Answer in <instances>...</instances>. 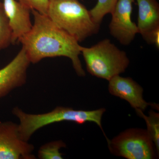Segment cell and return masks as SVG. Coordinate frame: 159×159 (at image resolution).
Listing matches in <instances>:
<instances>
[{
	"label": "cell",
	"mask_w": 159,
	"mask_h": 159,
	"mask_svg": "<svg viewBox=\"0 0 159 159\" xmlns=\"http://www.w3.org/2000/svg\"><path fill=\"white\" fill-rule=\"evenodd\" d=\"M34 146L22 139L18 124L0 121V159H35Z\"/></svg>",
	"instance_id": "cell-6"
},
{
	"label": "cell",
	"mask_w": 159,
	"mask_h": 159,
	"mask_svg": "<svg viewBox=\"0 0 159 159\" xmlns=\"http://www.w3.org/2000/svg\"><path fill=\"white\" fill-rule=\"evenodd\" d=\"M112 154L127 159H155L158 154L147 129L130 128L106 139Z\"/></svg>",
	"instance_id": "cell-5"
},
{
	"label": "cell",
	"mask_w": 159,
	"mask_h": 159,
	"mask_svg": "<svg viewBox=\"0 0 159 159\" xmlns=\"http://www.w3.org/2000/svg\"><path fill=\"white\" fill-rule=\"evenodd\" d=\"M139 33L149 44L159 48V5L157 0H136Z\"/></svg>",
	"instance_id": "cell-9"
},
{
	"label": "cell",
	"mask_w": 159,
	"mask_h": 159,
	"mask_svg": "<svg viewBox=\"0 0 159 159\" xmlns=\"http://www.w3.org/2000/svg\"><path fill=\"white\" fill-rule=\"evenodd\" d=\"M3 8L12 31V44L31 30V10L17 0H3Z\"/></svg>",
	"instance_id": "cell-11"
},
{
	"label": "cell",
	"mask_w": 159,
	"mask_h": 159,
	"mask_svg": "<svg viewBox=\"0 0 159 159\" xmlns=\"http://www.w3.org/2000/svg\"><path fill=\"white\" fill-rule=\"evenodd\" d=\"M47 16L79 42L97 34L100 27L78 0H49Z\"/></svg>",
	"instance_id": "cell-3"
},
{
	"label": "cell",
	"mask_w": 159,
	"mask_h": 159,
	"mask_svg": "<svg viewBox=\"0 0 159 159\" xmlns=\"http://www.w3.org/2000/svg\"><path fill=\"white\" fill-rule=\"evenodd\" d=\"M31 64L24 48L12 60L0 70V98L25 84Z\"/></svg>",
	"instance_id": "cell-8"
},
{
	"label": "cell",
	"mask_w": 159,
	"mask_h": 159,
	"mask_svg": "<svg viewBox=\"0 0 159 159\" xmlns=\"http://www.w3.org/2000/svg\"><path fill=\"white\" fill-rule=\"evenodd\" d=\"M31 12L34 24L31 30L18 41L31 63H37L47 57H68L77 75L84 77L85 71L79 58L81 46L79 42L56 25L48 16L34 10Z\"/></svg>",
	"instance_id": "cell-1"
},
{
	"label": "cell",
	"mask_w": 159,
	"mask_h": 159,
	"mask_svg": "<svg viewBox=\"0 0 159 159\" xmlns=\"http://www.w3.org/2000/svg\"><path fill=\"white\" fill-rule=\"evenodd\" d=\"M118 0H98L97 4L89 11L94 21L100 25L103 17L111 13Z\"/></svg>",
	"instance_id": "cell-14"
},
{
	"label": "cell",
	"mask_w": 159,
	"mask_h": 159,
	"mask_svg": "<svg viewBox=\"0 0 159 159\" xmlns=\"http://www.w3.org/2000/svg\"><path fill=\"white\" fill-rule=\"evenodd\" d=\"M108 81L110 93L127 101L136 111H144L152 105L143 98V88L130 77L117 75Z\"/></svg>",
	"instance_id": "cell-10"
},
{
	"label": "cell",
	"mask_w": 159,
	"mask_h": 159,
	"mask_svg": "<svg viewBox=\"0 0 159 159\" xmlns=\"http://www.w3.org/2000/svg\"><path fill=\"white\" fill-rule=\"evenodd\" d=\"M12 44V31L2 3L0 2V51Z\"/></svg>",
	"instance_id": "cell-15"
},
{
	"label": "cell",
	"mask_w": 159,
	"mask_h": 159,
	"mask_svg": "<svg viewBox=\"0 0 159 159\" xmlns=\"http://www.w3.org/2000/svg\"><path fill=\"white\" fill-rule=\"evenodd\" d=\"M30 10H34L40 14L47 15L49 0H17Z\"/></svg>",
	"instance_id": "cell-16"
},
{
	"label": "cell",
	"mask_w": 159,
	"mask_h": 159,
	"mask_svg": "<svg viewBox=\"0 0 159 159\" xmlns=\"http://www.w3.org/2000/svg\"><path fill=\"white\" fill-rule=\"evenodd\" d=\"M134 0H118L111 13L110 32L121 44H130L139 33L137 25L131 20L133 4Z\"/></svg>",
	"instance_id": "cell-7"
},
{
	"label": "cell",
	"mask_w": 159,
	"mask_h": 159,
	"mask_svg": "<svg viewBox=\"0 0 159 159\" xmlns=\"http://www.w3.org/2000/svg\"><path fill=\"white\" fill-rule=\"evenodd\" d=\"M138 115L145 120L147 130L153 141L157 152L159 153V114L158 113L151 110L148 116H145L141 111H136Z\"/></svg>",
	"instance_id": "cell-12"
},
{
	"label": "cell",
	"mask_w": 159,
	"mask_h": 159,
	"mask_svg": "<svg viewBox=\"0 0 159 159\" xmlns=\"http://www.w3.org/2000/svg\"><path fill=\"white\" fill-rule=\"evenodd\" d=\"M80 51L88 72L92 76L108 81L124 73L129 66L126 52L107 39L90 48L81 46Z\"/></svg>",
	"instance_id": "cell-4"
},
{
	"label": "cell",
	"mask_w": 159,
	"mask_h": 159,
	"mask_svg": "<svg viewBox=\"0 0 159 159\" xmlns=\"http://www.w3.org/2000/svg\"><path fill=\"white\" fill-rule=\"evenodd\" d=\"M105 111L104 108L84 111L59 106L48 112L34 114L27 113L16 107L13 108L11 112L19 120V129L22 139L29 142L32 135L40 129L63 121L74 122L78 124H83L87 122H94L105 135L102 129V119Z\"/></svg>",
	"instance_id": "cell-2"
},
{
	"label": "cell",
	"mask_w": 159,
	"mask_h": 159,
	"mask_svg": "<svg viewBox=\"0 0 159 159\" xmlns=\"http://www.w3.org/2000/svg\"><path fill=\"white\" fill-rule=\"evenodd\" d=\"M66 144L61 140H56L48 142L40 147L38 157L40 159H62L61 148H65Z\"/></svg>",
	"instance_id": "cell-13"
}]
</instances>
